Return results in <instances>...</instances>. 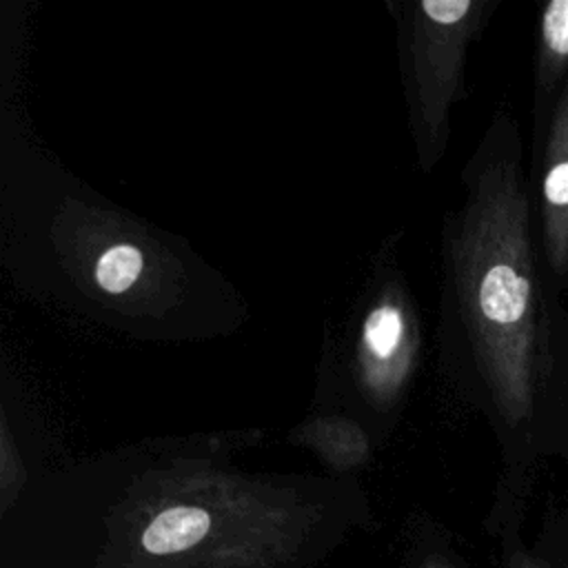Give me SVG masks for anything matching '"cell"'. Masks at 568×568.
Segmentation results:
<instances>
[{
	"label": "cell",
	"mask_w": 568,
	"mask_h": 568,
	"mask_svg": "<svg viewBox=\"0 0 568 568\" xmlns=\"http://www.w3.org/2000/svg\"><path fill=\"white\" fill-rule=\"evenodd\" d=\"M442 229L439 371L504 446L526 435L550 384V328L515 118L497 109L468 155Z\"/></svg>",
	"instance_id": "obj_1"
},
{
	"label": "cell",
	"mask_w": 568,
	"mask_h": 568,
	"mask_svg": "<svg viewBox=\"0 0 568 568\" xmlns=\"http://www.w3.org/2000/svg\"><path fill=\"white\" fill-rule=\"evenodd\" d=\"M253 433L146 444L109 504L95 568H302L368 521L348 479L244 473L224 464Z\"/></svg>",
	"instance_id": "obj_2"
},
{
	"label": "cell",
	"mask_w": 568,
	"mask_h": 568,
	"mask_svg": "<svg viewBox=\"0 0 568 568\" xmlns=\"http://www.w3.org/2000/svg\"><path fill=\"white\" fill-rule=\"evenodd\" d=\"M382 255L384 262H377L373 282L348 320L337 351V373H331L337 388L335 413L357 419L377 446L397 426L424 346L410 288L388 251Z\"/></svg>",
	"instance_id": "obj_3"
},
{
	"label": "cell",
	"mask_w": 568,
	"mask_h": 568,
	"mask_svg": "<svg viewBox=\"0 0 568 568\" xmlns=\"http://www.w3.org/2000/svg\"><path fill=\"white\" fill-rule=\"evenodd\" d=\"M501 0L386 2L395 22L399 80L419 169L430 173L446 153L450 113L464 95L470 42Z\"/></svg>",
	"instance_id": "obj_4"
},
{
	"label": "cell",
	"mask_w": 568,
	"mask_h": 568,
	"mask_svg": "<svg viewBox=\"0 0 568 568\" xmlns=\"http://www.w3.org/2000/svg\"><path fill=\"white\" fill-rule=\"evenodd\" d=\"M539 166V226L555 280L568 275V80L544 129ZM539 140V138H537Z\"/></svg>",
	"instance_id": "obj_5"
},
{
	"label": "cell",
	"mask_w": 568,
	"mask_h": 568,
	"mask_svg": "<svg viewBox=\"0 0 568 568\" xmlns=\"http://www.w3.org/2000/svg\"><path fill=\"white\" fill-rule=\"evenodd\" d=\"M568 80V0H550L537 20L532 115L535 140L544 133L552 106Z\"/></svg>",
	"instance_id": "obj_6"
},
{
	"label": "cell",
	"mask_w": 568,
	"mask_h": 568,
	"mask_svg": "<svg viewBox=\"0 0 568 568\" xmlns=\"http://www.w3.org/2000/svg\"><path fill=\"white\" fill-rule=\"evenodd\" d=\"M291 439L313 450L324 466L342 479L368 466L377 446L373 435L357 419L335 410L320 413L311 422L295 426Z\"/></svg>",
	"instance_id": "obj_7"
},
{
	"label": "cell",
	"mask_w": 568,
	"mask_h": 568,
	"mask_svg": "<svg viewBox=\"0 0 568 568\" xmlns=\"http://www.w3.org/2000/svg\"><path fill=\"white\" fill-rule=\"evenodd\" d=\"M27 486V468L18 455L9 428L2 424V446H0V517L16 506Z\"/></svg>",
	"instance_id": "obj_8"
},
{
	"label": "cell",
	"mask_w": 568,
	"mask_h": 568,
	"mask_svg": "<svg viewBox=\"0 0 568 568\" xmlns=\"http://www.w3.org/2000/svg\"><path fill=\"white\" fill-rule=\"evenodd\" d=\"M413 568H462L457 564L455 557H450L448 552L444 550H437V548H430L426 552H422L417 559H415V566Z\"/></svg>",
	"instance_id": "obj_9"
},
{
	"label": "cell",
	"mask_w": 568,
	"mask_h": 568,
	"mask_svg": "<svg viewBox=\"0 0 568 568\" xmlns=\"http://www.w3.org/2000/svg\"><path fill=\"white\" fill-rule=\"evenodd\" d=\"M506 568H546V566L524 550H510L506 557Z\"/></svg>",
	"instance_id": "obj_10"
}]
</instances>
